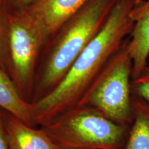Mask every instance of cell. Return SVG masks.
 Listing matches in <instances>:
<instances>
[{
	"mask_svg": "<svg viewBox=\"0 0 149 149\" xmlns=\"http://www.w3.org/2000/svg\"><path fill=\"white\" fill-rule=\"evenodd\" d=\"M139 0H119L102 29L79 54L62 81L31 103L33 124L42 126L77 107L89 87L133 31L131 11Z\"/></svg>",
	"mask_w": 149,
	"mask_h": 149,
	"instance_id": "cell-1",
	"label": "cell"
},
{
	"mask_svg": "<svg viewBox=\"0 0 149 149\" xmlns=\"http://www.w3.org/2000/svg\"><path fill=\"white\" fill-rule=\"evenodd\" d=\"M118 1L88 0L61 25L36 75L31 103L44 97L59 84L103 27Z\"/></svg>",
	"mask_w": 149,
	"mask_h": 149,
	"instance_id": "cell-2",
	"label": "cell"
},
{
	"mask_svg": "<svg viewBox=\"0 0 149 149\" xmlns=\"http://www.w3.org/2000/svg\"><path fill=\"white\" fill-rule=\"evenodd\" d=\"M39 127L64 149H121L130 126L115 123L91 108L79 107Z\"/></svg>",
	"mask_w": 149,
	"mask_h": 149,
	"instance_id": "cell-3",
	"label": "cell"
},
{
	"mask_svg": "<svg viewBox=\"0 0 149 149\" xmlns=\"http://www.w3.org/2000/svg\"><path fill=\"white\" fill-rule=\"evenodd\" d=\"M128 42L129 37L111 57L76 107L91 108L126 126H131L134 117L131 91L133 60Z\"/></svg>",
	"mask_w": 149,
	"mask_h": 149,
	"instance_id": "cell-4",
	"label": "cell"
},
{
	"mask_svg": "<svg viewBox=\"0 0 149 149\" xmlns=\"http://www.w3.org/2000/svg\"><path fill=\"white\" fill-rule=\"evenodd\" d=\"M8 74L21 95L31 102L37 59L48 38L38 22L26 10L8 13Z\"/></svg>",
	"mask_w": 149,
	"mask_h": 149,
	"instance_id": "cell-5",
	"label": "cell"
},
{
	"mask_svg": "<svg viewBox=\"0 0 149 149\" xmlns=\"http://www.w3.org/2000/svg\"><path fill=\"white\" fill-rule=\"evenodd\" d=\"M2 111L9 149H64L42 128L30 126Z\"/></svg>",
	"mask_w": 149,
	"mask_h": 149,
	"instance_id": "cell-6",
	"label": "cell"
},
{
	"mask_svg": "<svg viewBox=\"0 0 149 149\" xmlns=\"http://www.w3.org/2000/svg\"><path fill=\"white\" fill-rule=\"evenodd\" d=\"M134 26L128 50L133 60L132 79L144 70L149 57V0H139L131 11Z\"/></svg>",
	"mask_w": 149,
	"mask_h": 149,
	"instance_id": "cell-7",
	"label": "cell"
},
{
	"mask_svg": "<svg viewBox=\"0 0 149 149\" xmlns=\"http://www.w3.org/2000/svg\"><path fill=\"white\" fill-rule=\"evenodd\" d=\"M88 1L37 0L26 10L36 19L46 37L49 38Z\"/></svg>",
	"mask_w": 149,
	"mask_h": 149,
	"instance_id": "cell-8",
	"label": "cell"
},
{
	"mask_svg": "<svg viewBox=\"0 0 149 149\" xmlns=\"http://www.w3.org/2000/svg\"><path fill=\"white\" fill-rule=\"evenodd\" d=\"M0 109L30 126L33 124L31 102L21 95L8 72L0 68Z\"/></svg>",
	"mask_w": 149,
	"mask_h": 149,
	"instance_id": "cell-9",
	"label": "cell"
},
{
	"mask_svg": "<svg viewBox=\"0 0 149 149\" xmlns=\"http://www.w3.org/2000/svg\"><path fill=\"white\" fill-rule=\"evenodd\" d=\"M134 117L121 149H149V102L132 95Z\"/></svg>",
	"mask_w": 149,
	"mask_h": 149,
	"instance_id": "cell-10",
	"label": "cell"
},
{
	"mask_svg": "<svg viewBox=\"0 0 149 149\" xmlns=\"http://www.w3.org/2000/svg\"><path fill=\"white\" fill-rule=\"evenodd\" d=\"M9 26L8 13L0 5V68L9 71Z\"/></svg>",
	"mask_w": 149,
	"mask_h": 149,
	"instance_id": "cell-11",
	"label": "cell"
},
{
	"mask_svg": "<svg viewBox=\"0 0 149 149\" xmlns=\"http://www.w3.org/2000/svg\"><path fill=\"white\" fill-rule=\"evenodd\" d=\"M132 95L149 102V66L137 77L132 79Z\"/></svg>",
	"mask_w": 149,
	"mask_h": 149,
	"instance_id": "cell-12",
	"label": "cell"
},
{
	"mask_svg": "<svg viewBox=\"0 0 149 149\" xmlns=\"http://www.w3.org/2000/svg\"><path fill=\"white\" fill-rule=\"evenodd\" d=\"M37 0H3L6 1L10 7L15 9V11L25 10L29 9Z\"/></svg>",
	"mask_w": 149,
	"mask_h": 149,
	"instance_id": "cell-13",
	"label": "cell"
},
{
	"mask_svg": "<svg viewBox=\"0 0 149 149\" xmlns=\"http://www.w3.org/2000/svg\"><path fill=\"white\" fill-rule=\"evenodd\" d=\"M0 149H9L6 136L4 124H3V111L0 109Z\"/></svg>",
	"mask_w": 149,
	"mask_h": 149,
	"instance_id": "cell-14",
	"label": "cell"
},
{
	"mask_svg": "<svg viewBox=\"0 0 149 149\" xmlns=\"http://www.w3.org/2000/svg\"><path fill=\"white\" fill-rule=\"evenodd\" d=\"M0 5L3 6V0H0Z\"/></svg>",
	"mask_w": 149,
	"mask_h": 149,
	"instance_id": "cell-15",
	"label": "cell"
}]
</instances>
